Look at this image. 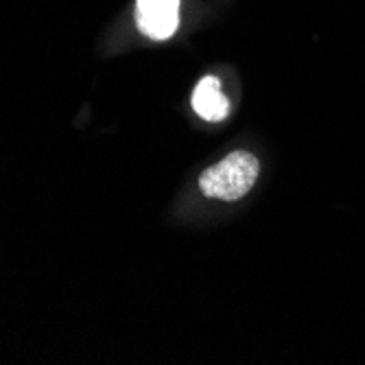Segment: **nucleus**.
Listing matches in <instances>:
<instances>
[{
  "mask_svg": "<svg viewBox=\"0 0 365 365\" xmlns=\"http://www.w3.org/2000/svg\"><path fill=\"white\" fill-rule=\"evenodd\" d=\"M260 173L258 158L250 151H235L199 175V190L210 199L237 202L256 184Z\"/></svg>",
  "mask_w": 365,
  "mask_h": 365,
  "instance_id": "f257e3e1",
  "label": "nucleus"
},
{
  "mask_svg": "<svg viewBox=\"0 0 365 365\" xmlns=\"http://www.w3.org/2000/svg\"><path fill=\"white\" fill-rule=\"evenodd\" d=\"M136 24L149 40H169L180 26V0H136Z\"/></svg>",
  "mask_w": 365,
  "mask_h": 365,
  "instance_id": "f03ea898",
  "label": "nucleus"
},
{
  "mask_svg": "<svg viewBox=\"0 0 365 365\" xmlns=\"http://www.w3.org/2000/svg\"><path fill=\"white\" fill-rule=\"evenodd\" d=\"M192 110L210 120L219 123L227 116V98L221 92V83L215 77H204L192 92Z\"/></svg>",
  "mask_w": 365,
  "mask_h": 365,
  "instance_id": "7ed1b4c3",
  "label": "nucleus"
}]
</instances>
